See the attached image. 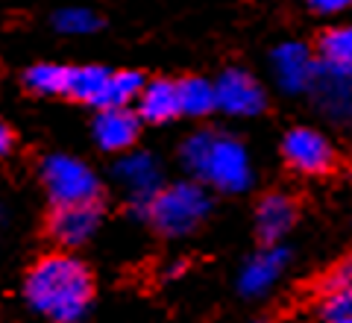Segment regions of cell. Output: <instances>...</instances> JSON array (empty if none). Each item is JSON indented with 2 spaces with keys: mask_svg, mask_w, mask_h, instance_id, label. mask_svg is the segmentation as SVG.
<instances>
[{
  "mask_svg": "<svg viewBox=\"0 0 352 323\" xmlns=\"http://www.w3.org/2000/svg\"><path fill=\"white\" fill-rule=\"evenodd\" d=\"M12 147H15V132L9 129L6 121H0V159L12 153Z\"/></svg>",
  "mask_w": 352,
  "mask_h": 323,
  "instance_id": "obj_23",
  "label": "cell"
},
{
  "mask_svg": "<svg viewBox=\"0 0 352 323\" xmlns=\"http://www.w3.org/2000/svg\"><path fill=\"white\" fill-rule=\"evenodd\" d=\"M182 165L197 180H203L226 194L244 191L252 176L244 144L229 138L226 132H212V129L194 132L182 144Z\"/></svg>",
  "mask_w": 352,
  "mask_h": 323,
  "instance_id": "obj_2",
  "label": "cell"
},
{
  "mask_svg": "<svg viewBox=\"0 0 352 323\" xmlns=\"http://www.w3.org/2000/svg\"><path fill=\"white\" fill-rule=\"evenodd\" d=\"M308 92L314 94L317 106L332 121H338V124H352V76L338 74L320 62Z\"/></svg>",
  "mask_w": 352,
  "mask_h": 323,
  "instance_id": "obj_11",
  "label": "cell"
},
{
  "mask_svg": "<svg viewBox=\"0 0 352 323\" xmlns=\"http://www.w3.org/2000/svg\"><path fill=\"white\" fill-rule=\"evenodd\" d=\"M285 264H288V253H285L282 247H276V244L261 247V253L256 256V259H250L244 273H241V294L256 297L261 291H267V288L276 282V276L282 273Z\"/></svg>",
  "mask_w": 352,
  "mask_h": 323,
  "instance_id": "obj_14",
  "label": "cell"
},
{
  "mask_svg": "<svg viewBox=\"0 0 352 323\" xmlns=\"http://www.w3.org/2000/svg\"><path fill=\"white\" fill-rule=\"evenodd\" d=\"M41 183L50 203H88L103 200V185L85 162L74 156H47L41 162Z\"/></svg>",
  "mask_w": 352,
  "mask_h": 323,
  "instance_id": "obj_4",
  "label": "cell"
},
{
  "mask_svg": "<svg viewBox=\"0 0 352 323\" xmlns=\"http://www.w3.org/2000/svg\"><path fill=\"white\" fill-rule=\"evenodd\" d=\"M317 59L314 50H308L305 44H282V48L273 50V68H276V80L282 83V88L288 92H308L311 80L317 74Z\"/></svg>",
  "mask_w": 352,
  "mask_h": 323,
  "instance_id": "obj_12",
  "label": "cell"
},
{
  "mask_svg": "<svg viewBox=\"0 0 352 323\" xmlns=\"http://www.w3.org/2000/svg\"><path fill=\"white\" fill-rule=\"evenodd\" d=\"M115 176L126 185L129 191V206L138 218L147 215V206L153 194L162 188V171L159 162L150 153H129L115 165Z\"/></svg>",
  "mask_w": 352,
  "mask_h": 323,
  "instance_id": "obj_8",
  "label": "cell"
},
{
  "mask_svg": "<svg viewBox=\"0 0 352 323\" xmlns=\"http://www.w3.org/2000/svg\"><path fill=\"white\" fill-rule=\"evenodd\" d=\"M109 68L103 65H76L68 71V88H65V97L74 100V103L91 106L97 109V100H100L106 80H109Z\"/></svg>",
  "mask_w": 352,
  "mask_h": 323,
  "instance_id": "obj_16",
  "label": "cell"
},
{
  "mask_svg": "<svg viewBox=\"0 0 352 323\" xmlns=\"http://www.w3.org/2000/svg\"><path fill=\"white\" fill-rule=\"evenodd\" d=\"M68 71H71V65H56V62L32 65L24 74V85H27V92L41 94V97H65Z\"/></svg>",
  "mask_w": 352,
  "mask_h": 323,
  "instance_id": "obj_19",
  "label": "cell"
},
{
  "mask_svg": "<svg viewBox=\"0 0 352 323\" xmlns=\"http://www.w3.org/2000/svg\"><path fill=\"white\" fill-rule=\"evenodd\" d=\"M208 211L212 200L200 183H173L153 194L144 220L164 238H182L203 224Z\"/></svg>",
  "mask_w": 352,
  "mask_h": 323,
  "instance_id": "obj_3",
  "label": "cell"
},
{
  "mask_svg": "<svg viewBox=\"0 0 352 323\" xmlns=\"http://www.w3.org/2000/svg\"><path fill=\"white\" fill-rule=\"evenodd\" d=\"M314 53L326 68L352 76V24L332 27V30L320 32Z\"/></svg>",
  "mask_w": 352,
  "mask_h": 323,
  "instance_id": "obj_15",
  "label": "cell"
},
{
  "mask_svg": "<svg viewBox=\"0 0 352 323\" xmlns=\"http://www.w3.org/2000/svg\"><path fill=\"white\" fill-rule=\"evenodd\" d=\"M176 88H179L182 115L206 118V115H212L214 109H217L214 83L203 80V76H182V80H176Z\"/></svg>",
  "mask_w": 352,
  "mask_h": 323,
  "instance_id": "obj_17",
  "label": "cell"
},
{
  "mask_svg": "<svg viewBox=\"0 0 352 323\" xmlns=\"http://www.w3.org/2000/svg\"><path fill=\"white\" fill-rule=\"evenodd\" d=\"M147 76L141 71H112L106 80V88L100 100H97V109H112V106H132L144 88Z\"/></svg>",
  "mask_w": 352,
  "mask_h": 323,
  "instance_id": "obj_18",
  "label": "cell"
},
{
  "mask_svg": "<svg viewBox=\"0 0 352 323\" xmlns=\"http://www.w3.org/2000/svg\"><path fill=\"white\" fill-rule=\"evenodd\" d=\"M53 27L65 36H88V32H97L103 27V18L91 12V9H59L56 15H53Z\"/></svg>",
  "mask_w": 352,
  "mask_h": 323,
  "instance_id": "obj_21",
  "label": "cell"
},
{
  "mask_svg": "<svg viewBox=\"0 0 352 323\" xmlns=\"http://www.w3.org/2000/svg\"><path fill=\"white\" fill-rule=\"evenodd\" d=\"M135 103H138L135 112L141 115L144 124H168V121L182 115L176 80H162V76L159 80H147Z\"/></svg>",
  "mask_w": 352,
  "mask_h": 323,
  "instance_id": "obj_13",
  "label": "cell"
},
{
  "mask_svg": "<svg viewBox=\"0 0 352 323\" xmlns=\"http://www.w3.org/2000/svg\"><path fill=\"white\" fill-rule=\"evenodd\" d=\"M308 6L320 15H335V12H344V9L352 6V0H308Z\"/></svg>",
  "mask_w": 352,
  "mask_h": 323,
  "instance_id": "obj_22",
  "label": "cell"
},
{
  "mask_svg": "<svg viewBox=\"0 0 352 323\" xmlns=\"http://www.w3.org/2000/svg\"><path fill=\"white\" fill-rule=\"evenodd\" d=\"M24 300L38 315L71 323L80 320L94 300V276L68 250L41 256L24 276Z\"/></svg>",
  "mask_w": 352,
  "mask_h": 323,
  "instance_id": "obj_1",
  "label": "cell"
},
{
  "mask_svg": "<svg viewBox=\"0 0 352 323\" xmlns=\"http://www.w3.org/2000/svg\"><path fill=\"white\" fill-rule=\"evenodd\" d=\"M141 115L129 106H112V109H97V118L91 124L94 141L106 153H126L135 147L141 136Z\"/></svg>",
  "mask_w": 352,
  "mask_h": 323,
  "instance_id": "obj_9",
  "label": "cell"
},
{
  "mask_svg": "<svg viewBox=\"0 0 352 323\" xmlns=\"http://www.w3.org/2000/svg\"><path fill=\"white\" fill-rule=\"evenodd\" d=\"M314 315L329 323H352V282L320 291Z\"/></svg>",
  "mask_w": 352,
  "mask_h": 323,
  "instance_id": "obj_20",
  "label": "cell"
},
{
  "mask_svg": "<svg viewBox=\"0 0 352 323\" xmlns=\"http://www.w3.org/2000/svg\"><path fill=\"white\" fill-rule=\"evenodd\" d=\"M282 156L288 168L305 176H326L338 168V150L317 129L294 127L282 141Z\"/></svg>",
  "mask_w": 352,
  "mask_h": 323,
  "instance_id": "obj_6",
  "label": "cell"
},
{
  "mask_svg": "<svg viewBox=\"0 0 352 323\" xmlns=\"http://www.w3.org/2000/svg\"><path fill=\"white\" fill-rule=\"evenodd\" d=\"M214 97H217L220 112L235 115V118H252V115H261L264 109H267L264 88L241 68H226L217 76Z\"/></svg>",
  "mask_w": 352,
  "mask_h": 323,
  "instance_id": "obj_7",
  "label": "cell"
},
{
  "mask_svg": "<svg viewBox=\"0 0 352 323\" xmlns=\"http://www.w3.org/2000/svg\"><path fill=\"white\" fill-rule=\"evenodd\" d=\"M300 218V206L291 194L282 191H270L258 200L256 206V238L261 247H270V244H279L285 236L291 232V227Z\"/></svg>",
  "mask_w": 352,
  "mask_h": 323,
  "instance_id": "obj_10",
  "label": "cell"
},
{
  "mask_svg": "<svg viewBox=\"0 0 352 323\" xmlns=\"http://www.w3.org/2000/svg\"><path fill=\"white\" fill-rule=\"evenodd\" d=\"M103 220V200H88V203H50V211L44 218V236L59 250H76L91 241Z\"/></svg>",
  "mask_w": 352,
  "mask_h": 323,
  "instance_id": "obj_5",
  "label": "cell"
}]
</instances>
